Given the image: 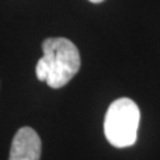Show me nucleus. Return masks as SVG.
<instances>
[{"mask_svg":"<svg viewBox=\"0 0 160 160\" xmlns=\"http://www.w3.org/2000/svg\"><path fill=\"white\" fill-rule=\"evenodd\" d=\"M43 58L49 67L47 84L62 88L80 69V53L75 44L66 38H48L42 44Z\"/></svg>","mask_w":160,"mask_h":160,"instance_id":"f257e3e1","label":"nucleus"},{"mask_svg":"<svg viewBox=\"0 0 160 160\" xmlns=\"http://www.w3.org/2000/svg\"><path fill=\"white\" fill-rule=\"evenodd\" d=\"M140 111L138 104L128 98L111 103L104 118V135L116 148L131 147L136 143Z\"/></svg>","mask_w":160,"mask_h":160,"instance_id":"f03ea898","label":"nucleus"},{"mask_svg":"<svg viewBox=\"0 0 160 160\" xmlns=\"http://www.w3.org/2000/svg\"><path fill=\"white\" fill-rule=\"evenodd\" d=\"M42 140L31 127H23L15 133L8 160H40Z\"/></svg>","mask_w":160,"mask_h":160,"instance_id":"7ed1b4c3","label":"nucleus"},{"mask_svg":"<svg viewBox=\"0 0 160 160\" xmlns=\"http://www.w3.org/2000/svg\"><path fill=\"white\" fill-rule=\"evenodd\" d=\"M48 73H49L48 63L46 62V59L42 56L38 60V64H36V78L40 80V82H47Z\"/></svg>","mask_w":160,"mask_h":160,"instance_id":"20e7f679","label":"nucleus"},{"mask_svg":"<svg viewBox=\"0 0 160 160\" xmlns=\"http://www.w3.org/2000/svg\"><path fill=\"white\" fill-rule=\"evenodd\" d=\"M91 3H102V2H104V0H89Z\"/></svg>","mask_w":160,"mask_h":160,"instance_id":"39448f33","label":"nucleus"}]
</instances>
